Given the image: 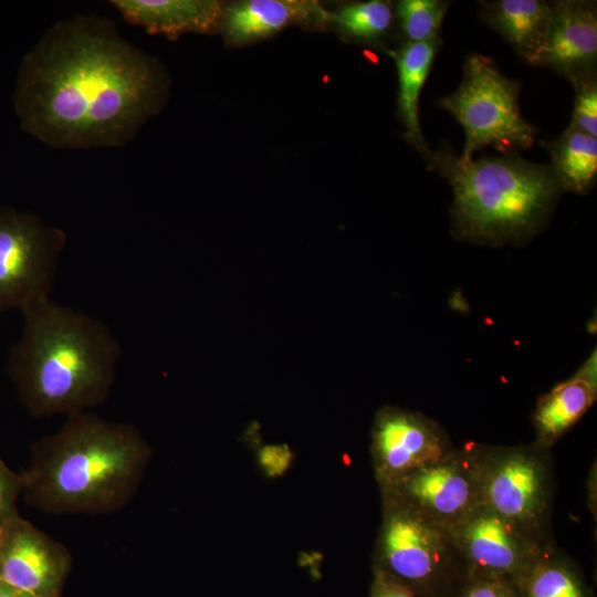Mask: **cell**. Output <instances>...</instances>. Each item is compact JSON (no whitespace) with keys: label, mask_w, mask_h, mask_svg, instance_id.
Here are the masks:
<instances>
[{"label":"cell","mask_w":597,"mask_h":597,"mask_svg":"<svg viewBox=\"0 0 597 597\" xmlns=\"http://www.w3.org/2000/svg\"><path fill=\"white\" fill-rule=\"evenodd\" d=\"M155 59L112 21L76 15L51 27L24 56L14 106L22 128L62 149L121 147L158 111Z\"/></svg>","instance_id":"obj_1"},{"label":"cell","mask_w":597,"mask_h":597,"mask_svg":"<svg viewBox=\"0 0 597 597\" xmlns=\"http://www.w3.org/2000/svg\"><path fill=\"white\" fill-rule=\"evenodd\" d=\"M21 314L22 331L9 354L8 375L28 413L69 417L103 405L122 357L109 326L51 298Z\"/></svg>","instance_id":"obj_2"},{"label":"cell","mask_w":597,"mask_h":597,"mask_svg":"<svg viewBox=\"0 0 597 597\" xmlns=\"http://www.w3.org/2000/svg\"><path fill=\"white\" fill-rule=\"evenodd\" d=\"M151 450L139 430L90 411L31 446L25 501L49 514H108L137 493Z\"/></svg>","instance_id":"obj_3"},{"label":"cell","mask_w":597,"mask_h":597,"mask_svg":"<svg viewBox=\"0 0 597 597\" xmlns=\"http://www.w3.org/2000/svg\"><path fill=\"white\" fill-rule=\"evenodd\" d=\"M430 158L452 187L457 232L480 243L496 245L530 238L563 190L551 166L513 153L462 159L440 151Z\"/></svg>","instance_id":"obj_4"},{"label":"cell","mask_w":597,"mask_h":597,"mask_svg":"<svg viewBox=\"0 0 597 597\" xmlns=\"http://www.w3.org/2000/svg\"><path fill=\"white\" fill-rule=\"evenodd\" d=\"M376 551V568L417 597H455L470 578L451 530L388 496Z\"/></svg>","instance_id":"obj_5"},{"label":"cell","mask_w":597,"mask_h":597,"mask_svg":"<svg viewBox=\"0 0 597 597\" xmlns=\"http://www.w3.org/2000/svg\"><path fill=\"white\" fill-rule=\"evenodd\" d=\"M479 500L541 547L553 546L556 489L552 448L478 444Z\"/></svg>","instance_id":"obj_6"},{"label":"cell","mask_w":597,"mask_h":597,"mask_svg":"<svg viewBox=\"0 0 597 597\" xmlns=\"http://www.w3.org/2000/svg\"><path fill=\"white\" fill-rule=\"evenodd\" d=\"M519 91L520 85L491 59L480 54L467 59L461 85L439 101L464 129L462 159L489 145L506 154L532 147L536 129L521 115Z\"/></svg>","instance_id":"obj_7"},{"label":"cell","mask_w":597,"mask_h":597,"mask_svg":"<svg viewBox=\"0 0 597 597\" xmlns=\"http://www.w3.org/2000/svg\"><path fill=\"white\" fill-rule=\"evenodd\" d=\"M66 240L31 212L0 208V313L50 298Z\"/></svg>","instance_id":"obj_8"},{"label":"cell","mask_w":597,"mask_h":597,"mask_svg":"<svg viewBox=\"0 0 597 597\" xmlns=\"http://www.w3.org/2000/svg\"><path fill=\"white\" fill-rule=\"evenodd\" d=\"M381 489L384 496L452 528L480 504L476 443L454 447Z\"/></svg>","instance_id":"obj_9"},{"label":"cell","mask_w":597,"mask_h":597,"mask_svg":"<svg viewBox=\"0 0 597 597\" xmlns=\"http://www.w3.org/2000/svg\"><path fill=\"white\" fill-rule=\"evenodd\" d=\"M454 447L443 427L421 412L386 406L375 417L371 453L380 485L443 457Z\"/></svg>","instance_id":"obj_10"},{"label":"cell","mask_w":597,"mask_h":597,"mask_svg":"<svg viewBox=\"0 0 597 597\" xmlns=\"http://www.w3.org/2000/svg\"><path fill=\"white\" fill-rule=\"evenodd\" d=\"M450 530L469 566L470 576H492L516 584L547 548L538 546L481 504Z\"/></svg>","instance_id":"obj_11"},{"label":"cell","mask_w":597,"mask_h":597,"mask_svg":"<svg viewBox=\"0 0 597 597\" xmlns=\"http://www.w3.org/2000/svg\"><path fill=\"white\" fill-rule=\"evenodd\" d=\"M71 562L67 548L18 515L0 528V582L56 597Z\"/></svg>","instance_id":"obj_12"},{"label":"cell","mask_w":597,"mask_h":597,"mask_svg":"<svg viewBox=\"0 0 597 597\" xmlns=\"http://www.w3.org/2000/svg\"><path fill=\"white\" fill-rule=\"evenodd\" d=\"M597 59L595 4L564 0L552 4V20L535 66L552 67L572 81L593 74Z\"/></svg>","instance_id":"obj_13"},{"label":"cell","mask_w":597,"mask_h":597,"mask_svg":"<svg viewBox=\"0 0 597 597\" xmlns=\"http://www.w3.org/2000/svg\"><path fill=\"white\" fill-rule=\"evenodd\" d=\"M292 23L326 24L329 11L313 0H244L224 7L221 28L230 45H243Z\"/></svg>","instance_id":"obj_14"},{"label":"cell","mask_w":597,"mask_h":597,"mask_svg":"<svg viewBox=\"0 0 597 597\" xmlns=\"http://www.w3.org/2000/svg\"><path fill=\"white\" fill-rule=\"evenodd\" d=\"M129 23L175 40L184 33H208L220 23L224 6L217 0H113Z\"/></svg>","instance_id":"obj_15"},{"label":"cell","mask_w":597,"mask_h":597,"mask_svg":"<svg viewBox=\"0 0 597 597\" xmlns=\"http://www.w3.org/2000/svg\"><path fill=\"white\" fill-rule=\"evenodd\" d=\"M485 22L499 32L528 64L536 57L546 39L552 4L540 0H500L483 2Z\"/></svg>","instance_id":"obj_16"},{"label":"cell","mask_w":597,"mask_h":597,"mask_svg":"<svg viewBox=\"0 0 597 597\" xmlns=\"http://www.w3.org/2000/svg\"><path fill=\"white\" fill-rule=\"evenodd\" d=\"M596 385L579 375L542 396L533 412L535 442L552 448L591 407Z\"/></svg>","instance_id":"obj_17"},{"label":"cell","mask_w":597,"mask_h":597,"mask_svg":"<svg viewBox=\"0 0 597 597\" xmlns=\"http://www.w3.org/2000/svg\"><path fill=\"white\" fill-rule=\"evenodd\" d=\"M438 49V39L407 42L392 53L398 71V109L406 128V138L425 155L426 146L419 123V97Z\"/></svg>","instance_id":"obj_18"},{"label":"cell","mask_w":597,"mask_h":597,"mask_svg":"<svg viewBox=\"0 0 597 597\" xmlns=\"http://www.w3.org/2000/svg\"><path fill=\"white\" fill-rule=\"evenodd\" d=\"M551 165L563 190L586 193L597 176V140L570 126L554 142L547 144Z\"/></svg>","instance_id":"obj_19"},{"label":"cell","mask_w":597,"mask_h":597,"mask_svg":"<svg viewBox=\"0 0 597 597\" xmlns=\"http://www.w3.org/2000/svg\"><path fill=\"white\" fill-rule=\"evenodd\" d=\"M515 585L521 597H591L576 566L554 545L541 553Z\"/></svg>","instance_id":"obj_20"},{"label":"cell","mask_w":597,"mask_h":597,"mask_svg":"<svg viewBox=\"0 0 597 597\" xmlns=\"http://www.w3.org/2000/svg\"><path fill=\"white\" fill-rule=\"evenodd\" d=\"M391 20L390 4L380 0L345 4L336 12H329V22L347 34L363 40L381 36L389 29Z\"/></svg>","instance_id":"obj_21"},{"label":"cell","mask_w":597,"mask_h":597,"mask_svg":"<svg viewBox=\"0 0 597 597\" xmlns=\"http://www.w3.org/2000/svg\"><path fill=\"white\" fill-rule=\"evenodd\" d=\"M448 3L439 0H401L397 15L408 42L436 40Z\"/></svg>","instance_id":"obj_22"},{"label":"cell","mask_w":597,"mask_h":597,"mask_svg":"<svg viewBox=\"0 0 597 597\" xmlns=\"http://www.w3.org/2000/svg\"><path fill=\"white\" fill-rule=\"evenodd\" d=\"M576 90L570 126L596 138L597 136V85L593 74L572 81Z\"/></svg>","instance_id":"obj_23"},{"label":"cell","mask_w":597,"mask_h":597,"mask_svg":"<svg viewBox=\"0 0 597 597\" xmlns=\"http://www.w3.org/2000/svg\"><path fill=\"white\" fill-rule=\"evenodd\" d=\"M23 492V478L0 459V528L18 515L17 503Z\"/></svg>","instance_id":"obj_24"},{"label":"cell","mask_w":597,"mask_h":597,"mask_svg":"<svg viewBox=\"0 0 597 597\" xmlns=\"http://www.w3.org/2000/svg\"><path fill=\"white\" fill-rule=\"evenodd\" d=\"M455 597H521L516 585L507 579L471 575Z\"/></svg>","instance_id":"obj_25"},{"label":"cell","mask_w":597,"mask_h":597,"mask_svg":"<svg viewBox=\"0 0 597 597\" xmlns=\"http://www.w3.org/2000/svg\"><path fill=\"white\" fill-rule=\"evenodd\" d=\"M370 597H417V595L394 576L375 568Z\"/></svg>","instance_id":"obj_26"},{"label":"cell","mask_w":597,"mask_h":597,"mask_svg":"<svg viewBox=\"0 0 597 597\" xmlns=\"http://www.w3.org/2000/svg\"><path fill=\"white\" fill-rule=\"evenodd\" d=\"M291 452L285 446H268L261 449L262 467L272 475L280 474L290 462Z\"/></svg>","instance_id":"obj_27"},{"label":"cell","mask_w":597,"mask_h":597,"mask_svg":"<svg viewBox=\"0 0 597 597\" xmlns=\"http://www.w3.org/2000/svg\"><path fill=\"white\" fill-rule=\"evenodd\" d=\"M0 597H42V596L19 590L17 588H13L0 582Z\"/></svg>","instance_id":"obj_28"}]
</instances>
